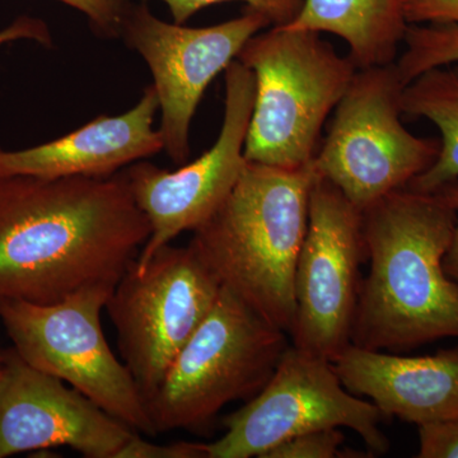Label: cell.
<instances>
[{
    "label": "cell",
    "instance_id": "6da1fadb",
    "mask_svg": "<svg viewBox=\"0 0 458 458\" xmlns=\"http://www.w3.org/2000/svg\"><path fill=\"white\" fill-rule=\"evenodd\" d=\"M149 234L122 171L0 177V300L51 304L116 284Z\"/></svg>",
    "mask_w": 458,
    "mask_h": 458
},
{
    "label": "cell",
    "instance_id": "7a4b0ae2",
    "mask_svg": "<svg viewBox=\"0 0 458 458\" xmlns=\"http://www.w3.org/2000/svg\"><path fill=\"white\" fill-rule=\"evenodd\" d=\"M457 218L450 186L396 190L361 212L370 267L352 344L394 352L458 337V286L443 267Z\"/></svg>",
    "mask_w": 458,
    "mask_h": 458
},
{
    "label": "cell",
    "instance_id": "3957f363",
    "mask_svg": "<svg viewBox=\"0 0 458 458\" xmlns=\"http://www.w3.org/2000/svg\"><path fill=\"white\" fill-rule=\"evenodd\" d=\"M316 179L312 164L283 168L247 162L231 194L190 241L223 288L288 335Z\"/></svg>",
    "mask_w": 458,
    "mask_h": 458
},
{
    "label": "cell",
    "instance_id": "277c9868",
    "mask_svg": "<svg viewBox=\"0 0 458 458\" xmlns=\"http://www.w3.org/2000/svg\"><path fill=\"white\" fill-rule=\"evenodd\" d=\"M255 78L245 143L247 162L298 168L312 164L328 114L358 68L321 38L288 26L267 27L237 56Z\"/></svg>",
    "mask_w": 458,
    "mask_h": 458
},
{
    "label": "cell",
    "instance_id": "5b68a950",
    "mask_svg": "<svg viewBox=\"0 0 458 458\" xmlns=\"http://www.w3.org/2000/svg\"><path fill=\"white\" fill-rule=\"evenodd\" d=\"M288 334L223 288L146 401L156 433L203 429L225 406L251 400L276 372Z\"/></svg>",
    "mask_w": 458,
    "mask_h": 458
},
{
    "label": "cell",
    "instance_id": "8992f818",
    "mask_svg": "<svg viewBox=\"0 0 458 458\" xmlns=\"http://www.w3.org/2000/svg\"><path fill=\"white\" fill-rule=\"evenodd\" d=\"M405 86L394 62L358 69L313 158L316 174L360 212L408 188L438 157V140L417 137L401 122Z\"/></svg>",
    "mask_w": 458,
    "mask_h": 458
},
{
    "label": "cell",
    "instance_id": "52a82bcc",
    "mask_svg": "<svg viewBox=\"0 0 458 458\" xmlns=\"http://www.w3.org/2000/svg\"><path fill=\"white\" fill-rule=\"evenodd\" d=\"M114 285L87 286L51 304L0 300V322L27 363L71 385L135 432L156 437L140 387L102 328Z\"/></svg>",
    "mask_w": 458,
    "mask_h": 458
},
{
    "label": "cell",
    "instance_id": "ba28073f",
    "mask_svg": "<svg viewBox=\"0 0 458 458\" xmlns=\"http://www.w3.org/2000/svg\"><path fill=\"white\" fill-rule=\"evenodd\" d=\"M222 284L191 245L159 249L144 270L131 267L108 298L123 364L144 401L212 311Z\"/></svg>",
    "mask_w": 458,
    "mask_h": 458
},
{
    "label": "cell",
    "instance_id": "9c48e42d",
    "mask_svg": "<svg viewBox=\"0 0 458 458\" xmlns=\"http://www.w3.org/2000/svg\"><path fill=\"white\" fill-rule=\"evenodd\" d=\"M385 415L346 390L333 361L289 345L276 372L245 406L223 419L225 433L207 443L209 458L264 457L280 443L327 428H349L373 454H386Z\"/></svg>",
    "mask_w": 458,
    "mask_h": 458
},
{
    "label": "cell",
    "instance_id": "30bf717a",
    "mask_svg": "<svg viewBox=\"0 0 458 458\" xmlns=\"http://www.w3.org/2000/svg\"><path fill=\"white\" fill-rule=\"evenodd\" d=\"M225 114L218 140L180 170L168 172L146 161L122 170L131 197L149 222V238L132 267L144 270L153 255L186 231L194 232L228 198L247 164L245 143L255 102V78L234 60L225 71Z\"/></svg>",
    "mask_w": 458,
    "mask_h": 458
},
{
    "label": "cell",
    "instance_id": "8fae6325",
    "mask_svg": "<svg viewBox=\"0 0 458 458\" xmlns=\"http://www.w3.org/2000/svg\"><path fill=\"white\" fill-rule=\"evenodd\" d=\"M364 256L360 210L318 176L295 269L292 345L330 361L351 345Z\"/></svg>",
    "mask_w": 458,
    "mask_h": 458
},
{
    "label": "cell",
    "instance_id": "7c38bea8",
    "mask_svg": "<svg viewBox=\"0 0 458 458\" xmlns=\"http://www.w3.org/2000/svg\"><path fill=\"white\" fill-rule=\"evenodd\" d=\"M267 27V18L249 8L227 22L192 29L159 20L146 3L134 4L120 38L152 72L161 110L158 131L174 164L188 162L190 128L208 86Z\"/></svg>",
    "mask_w": 458,
    "mask_h": 458
},
{
    "label": "cell",
    "instance_id": "4fadbf2b",
    "mask_svg": "<svg viewBox=\"0 0 458 458\" xmlns=\"http://www.w3.org/2000/svg\"><path fill=\"white\" fill-rule=\"evenodd\" d=\"M137 433L65 382L35 369L13 348L0 360V458L69 447L116 458Z\"/></svg>",
    "mask_w": 458,
    "mask_h": 458
},
{
    "label": "cell",
    "instance_id": "5bb4252c",
    "mask_svg": "<svg viewBox=\"0 0 458 458\" xmlns=\"http://www.w3.org/2000/svg\"><path fill=\"white\" fill-rule=\"evenodd\" d=\"M158 108V96L152 84L128 113L102 114L59 140L29 149L0 148V177L113 176L165 150L161 132L153 128Z\"/></svg>",
    "mask_w": 458,
    "mask_h": 458
},
{
    "label": "cell",
    "instance_id": "9a60e30c",
    "mask_svg": "<svg viewBox=\"0 0 458 458\" xmlns=\"http://www.w3.org/2000/svg\"><path fill=\"white\" fill-rule=\"evenodd\" d=\"M333 364L346 390L369 397L386 418L421 426L458 417V346L403 357L351 344Z\"/></svg>",
    "mask_w": 458,
    "mask_h": 458
},
{
    "label": "cell",
    "instance_id": "2e32d148",
    "mask_svg": "<svg viewBox=\"0 0 458 458\" xmlns=\"http://www.w3.org/2000/svg\"><path fill=\"white\" fill-rule=\"evenodd\" d=\"M285 26L339 36L355 66L366 69L397 59L409 23L403 0H303Z\"/></svg>",
    "mask_w": 458,
    "mask_h": 458
},
{
    "label": "cell",
    "instance_id": "e0dca14e",
    "mask_svg": "<svg viewBox=\"0 0 458 458\" xmlns=\"http://www.w3.org/2000/svg\"><path fill=\"white\" fill-rule=\"evenodd\" d=\"M403 114L427 119L441 132L439 153L409 189L438 191L458 181V65L430 69L406 84L401 95Z\"/></svg>",
    "mask_w": 458,
    "mask_h": 458
},
{
    "label": "cell",
    "instance_id": "ac0fdd59",
    "mask_svg": "<svg viewBox=\"0 0 458 458\" xmlns=\"http://www.w3.org/2000/svg\"><path fill=\"white\" fill-rule=\"evenodd\" d=\"M403 44L394 64L405 84L430 69L458 64V23L409 25Z\"/></svg>",
    "mask_w": 458,
    "mask_h": 458
},
{
    "label": "cell",
    "instance_id": "d6986e66",
    "mask_svg": "<svg viewBox=\"0 0 458 458\" xmlns=\"http://www.w3.org/2000/svg\"><path fill=\"white\" fill-rule=\"evenodd\" d=\"M170 9L174 23L183 25L201 9L218 3L242 2L251 11L267 18L270 27L291 23L302 8L303 0H162Z\"/></svg>",
    "mask_w": 458,
    "mask_h": 458
},
{
    "label": "cell",
    "instance_id": "ffe728a7",
    "mask_svg": "<svg viewBox=\"0 0 458 458\" xmlns=\"http://www.w3.org/2000/svg\"><path fill=\"white\" fill-rule=\"evenodd\" d=\"M344 439L339 428L312 430L280 443L262 458H335L342 454Z\"/></svg>",
    "mask_w": 458,
    "mask_h": 458
},
{
    "label": "cell",
    "instance_id": "44dd1931",
    "mask_svg": "<svg viewBox=\"0 0 458 458\" xmlns=\"http://www.w3.org/2000/svg\"><path fill=\"white\" fill-rule=\"evenodd\" d=\"M77 9L89 20L93 32L99 38H119L123 23L131 14V0H57Z\"/></svg>",
    "mask_w": 458,
    "mask_h": 458
},
{
    "label": "cell",
    "instance_id": "7402d4cb",
    "mask_svg": "<svg viewBox=\"0 0 458 458\" xmlns=\"http://www.w3.org/2000/svg\"><path fill=\"white\" fill-rule=\"evenodd\" d=\"M419 458H458V417L418 426Z\"/></svg>",
    "mask_w": 458,
    "mask_h": 458
},
{
    "label": "cell",
    "instance_id": "603a6c76",
    "mask_svg": "<svg viewBox=\"0 0 458 458\" xmlns=\"http://www.w3.org/2000/svg\"><path fill=\"white\" fill-rule=\"evenodd\" d=\"M116 458H209L207 443L176 442L156 445L144 441L140 433L125 443Z\"/></svg>",
    "mask_w": 458,
    "mask_h": 458
},
{
    "label": "cell",
    "instance_id": "cb8c5ba5",
    "mask_svg": "<svg viewBox=\"0 0 458 458\" xmlns=\"http://www.w3.org/2000/svg\"><path fill=\"white\" fill-rule=\"evenodd\" d=\"M409 25L458 23V0H403Z\"/></svg>",
    "mask_w": 458,
    "mask_h": 458
},
{
    "label": "cell",
    "instance_id": "d4e9b609",
    "mask_svg": "<svg viewBox=\"0 0 458 458\" xmlns=\"http://www.w3.org/2000/svg\"><path fill=\"white\" fill-rule=\"evenodd\" d=\"M18 40H33L50 47L51 35L45 22L38 18L20 17L11 26L0 31V47Z\"/></svg>",
    "mask_w": 458,
    "mask_h": 458
},
{
    "label": "cell",
    "instance_id": "484cf974",
    "mask_svg": "<svg viewBox=\"0 0 458 458\" xmlns=\"http://www.w3.org/2000/svg\"><path fill=\"white\" fill-rule=\"evenodd\" d=\"M448 186H450L458 216V181ZM443 267H445L448 278L458 286V218L454 236H452L451 245L448 247L447 252H445V259H443Z\"/></svg>",
    "mask_w": 458,
    "mask_h": 458
}]
</instances>
